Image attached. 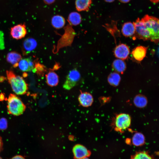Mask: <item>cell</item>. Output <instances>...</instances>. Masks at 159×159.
<instances>
[{
    "instance_id": "cell-2",
    "label": "cell",
    "mask_w": 159,
    "mask_h": 159,
    "mask_svg": "<svg viewBox=\"0 0 159 159\" xmlns=\"http://www.w3.org/2000/svg\"><path fill=\"white\" fill-rule=\"evenodd\" d=\"M6 74L8 82L16 94L22 95L26 92L28 85L22 77L16 74L11 70L7 71Z\"/></svg>"
},
{
    "instance_id": "cell-30",
    "label": "cell",
    "mask_w": 159,
    "mask_h": 159,
    "mask_svg": "<svg viewBox=\"0 0 159 159\" xmlns=\"http://www.w3.org/2000/svg\"><path fill=\"white\" fill-rule=\"evenodd\" d=\"M106 1L109 2H111L113 1L114 0H105Z\"/></svg>"
},
{
    "instance_id": "cell-27",
    "label": "cell",
    "mask_w": 159,
    "mask_h": 159,
    "mask_svg": "<svg viewBox=\"0 0 159 159\" xmlns=\"http://www.w3.org/2000/svg\"><path fill=\"white\" fill-rule=\"evenodd\" d=\"M2 139L1 137L0 136V151L1 150V149L2 148Z\"/></svg>"
},
{
    "instance_id": "cell-29",
    "label": "cell",
    "mask_w": 159,
    "mask_h": 159,
    "mask_svg": "<svg viewBox=\"0 0 159 159\" xmlns=\"http://www.w3.org/2000/svg\"><path fill=\"white\" fill-rule=\"evenodd\" d=\"M152 2L154 3H157L158 2L159 0H150Z\"/></svg>"
},
{
    "instance_id": "cell-13",
    "label": "cell",
    "mask_w": 159,
    "mask_h": 159,
    "mask_svg": "<svg viewBox=\"0 0 159 159\" xmlns=\"http://www.w3.org/2000/svg\"><path fill=\"white\" fill-rule=\"evenodd\" d=\"M21 55L15 52H11L9 53L7 55V61L13 65L14 67H18L19 61L21 59Z\"/></svg>"
},
{
    "instance_id": "cell-32",
    "label": "cell",
    "mask_w": 159,
    "mask_h": 159,
    "mask_svg": "<svg viewBox=\"0 0 159 159\" xmlns=\"http://www.w3.org/2000/svg\"><path fill=\"white\" fill-rule=\"evenodd\" d=\"M0 159H2L0 157Z\"/></svg>"
},
{
    "instance_id": "cell-15",
    "label": "cell",
    "mask_w": 159,
    "mask_h": 159,
    "mask_svg": "<svg viewBox=\"0 0 159 159\" xmlns=\"http://www.w3.org/2000/svg\"><path fill=\"white\" fill-rule=\"evenodd\" d=\"M133 102L136 107L141 108L146 106L148 103V100L147 97L144 95L138 94L134 97Z\"/></svg>"
},
{
    "instance_id": "cell-21",
    "label": "cell",
    "mask_w": 159,
    "mask_h": 159,
    "mask_svg": "<svg viewBox=\"0 0 159 159\" xmlns=\"http://www.w3.org/2000/svg\"><path fill=\"white\" fill-rule=\"evenodd\" d=\"M65 21L62 16L56 15L54 16L52 20V26L56 29H60L64 26L65 24Z\"/></svg>"
},
{
    "instance_id": "cell-20",
    "label": "cell",
    "mask_w": 159,
    "mask_h": 159,
    "mask_svg": "<svg viewBox=\"0 0 159 159\" xmlns=\"http://www.w3.org/2000/svg\"><path fill=\"white\" fill-rule=\"evenodd\" d=\"M120 80V75L116 72L110 73L107 78V81L109 84L114 87L117 86L119 85Z\"/></svg>"
},
{
    "instance_id": "cell-10",
    "label": "cell",
    "mask_w": 159,
    "mask_h": 159,
    "mask_svg": "<svg viewBox=\"0 0 159 159\" xmlns=\"http://www.w3.org/2000/svg\"><path fill=\"white\" fill-rule=\"evenodd\" d=\"M18 67L22 71L28 72L34 69V65L32 59L26 58L21 59L18 64Z\"/></svg>"
},
{
    "instance_id": "cell-18",
    "label": "cell",
    "mask_w": 159,
    "mask_h": 159,
    "mask_svg": "<svg viewBox=\"0 0 159 159\" xmlns=\"http://www.w3.org/2000/svg\"><path fill=\"white\" fill-rule=\"evenodd\" d=\"M92 0H76L75 6L77 9L80 11L89 9Z\"/></svg>"
},
{
    "instance_id": "cell-1",
    "label": "cell",
    "mask_w": 159,
    "mask_h": 159,
    "mask_svg": "<svg viewBox=\"0 0 159 159\" xmlns=\"http://www.w3.org/2000/svg\"><path fill=\"white\" fill-rule=\"evenodd\" d=\"M135 27V34L138 38L143 40H150L155 43L159 41V23L157 18L146 15L134 22Z\"/></svg>"
},
{
    "instance_id": "cell-9",
    "label": "cell",
    "mask_w": 159,
    "mask_h": 159,
    "mask_svg": "<svg viewBox=\"0 0 159 159\" xmlns=\"http://www.w3.org/2000/svg\"><path fill=\"white\" fill-rule=\"evenodd\" d=\"M147 48L141 46H137L134 49L132 52L133 58L138 61H141L145 57Z\"/></svg>"
},
{
    "instance_id": "cell-5",
    "label": "cell",
    "mask_w": 159,
    "mask_h": 159,
    "mask_svg": "<svg viewBox=\"0 0 159 159\" xmlns=\"http://www.w3.org/2000/svg\"><path fill=\"white\" fill-rule=\"evenodd\" d=\"M81 74L76 69L70 70L67 75L63 87L66 90H69L75 86L79 82Z\"/></svg>"
},
{
    "instance_id": "cell-25",
    "label": "cell",
    "mask_w": 159,
    "mask_h": 159,
    "mask_svg": "<svg viewBox=\"0 0 159 159\" xmlns=\"http://www.w3.org/2000/svg\"><path fill=\"white\" fill-rule=\"evenodd\" d=\"M11 159H25L21 155H16L13 157Z\"/></svg>"
},
{
    "instance_id": "cell-12",
    "label": "cell",
    "mask_w": 159,
    "mask_h": 159,
    "mask_svg": "<svg viewBox=\"0 0 159 159\" xmlns=\"http://www.w3.org/2000/svg\"><path fill=\"white\" fill-rule=\"evenodd\" d=\"M121 32L123 35L126 37H130L134 35L135 32L134 22H129L125 23L122 25Z\"/></svg>"
},
{
    "instance_id": "cell-4",
    "label": "cell",
    "mask_w": 159,
    "mask_h": 159,
    "mask_svg": "<svg viewBox=\"0 0 159 159\" xmlns=\"http://www.w3.org/2000/svg\"><path fill=\"white\" fill-rule=\"evenodd\" d=\"M131 122L130 115L127 113H121L116 115L112 125L115 131L122 133L130 127Z\"/></svg>"
},
{
    "instance_id": "cell-11",
    "label": "cell",
    "mask_w": 159,
    "mask_h": 159,
    "mask_svg": "<svg viewBox=\"0 0 159 159\" xmlns=\"http://www.w3.org/2000/svg\"><path fill=\"white\" fill-rule=\"evenodd\" d=\"M78 100L81 105L87 107L91 105L93 101V99L91 94L89 92H84L79 95Z\"/></svg>"
},
{
    "instance_id": "cell-7",
    "label": "cell",
    "mask_w": 159,
    "mask_h": 159,
    "mask_svg": "<svg viewBox=\"0 0 159 159\" xmlns=\"http://www.w3.org/2000/svg\"><path fill=\"white\" fill-rule=\"evenodd\" d=\"M128 47L124 44H121L117 46L115 48L114 54L117 58L122 60L127 59L130 54Z\"/></svg>"
},
{
    "instance_id": "cell-26",
    "label": "cell",
    "mask_w": 159,
    "mask_h": 159,
    "mask_svg": "<svg viewBox=\"0 0 159 159\" xmlns=\"http://www.w3.org/2000/svg\"><path fill=\"white\" fill-rule=\"evenodd\" d=\"M44 1L47 4H51L55 1V0H44Z\"/></svg>"
},
{
    "instance_id": "cell-22",
    "label": "cell",
    "mask_w": 159,
    "mask_h": 159,
    "mask_svg": "<svg viewBox=\"0 0 159 159\" xmlns=\"http://www.w3.org/2000/svg\"><path fill=\"white\" fill-rule=\"evenodd\" d=\"M68 20L70 24L76 26L80 23L81 21V17L78 13L75 12H72L69 15Z\"/></svg>"
},
{
    "instance_id": "cell-3",
    "label": "cell",
    "mask_w": 159,
    "mask_h": 159,
    "mask_svg": "<svg viewBox=\"0 0 159 159\" xmlns=\"http://www.w3.org/2000/svg\"><path fill=\"white\" fill-rule=\"evenodd\" d=\"M7 107L9 114L18 116L24 112L26 107L18 97L15 95L11 94L8 99Z\"/></svg>"
},
{
    "instance_id": "cell-31",
    "label": "cell",
    "mask_w": 159,
    "mask_h": 159,
    "mask_svg": "<svg viewBox=\"0 0 159 159\" xmlns=\"http://www.w3.org/2000/svg\"><path fill=\"white\" fill-rule=\"evenodd\" d=\"M79 159H89L88 158V157H86L82 158H80Z\"/></svg>"
},
{
    "instance_id": "cell-23",
    "label": "cell",
    "mask_w": 159,
    "mask_h": 159,
    "mask_svg": "<svg viewBox=\"0 0 159 159\" xmlns=\"http://www.w3.org/2000/svg\"><path fill=\"white\" fill-rule=\"evenodd\" d=\"M130 159H153L152 157L145 151L137 152L132 155Z\"/></svg>"
},
{
    "instance_id": "cell-28",
    "label": "cell",
    "mask_w": 159,
    "mask_h": 159,
    "mask_svg": "<svg viewBox=\"0 0 159 159\" xmlns=\"http://www.w3.org/2000/svg\"><path fill=\"white\" fill-rule=\"evenodd\" d=\"M120 2L123 3H127L130 0H119Z\"/></svg>"
},
{
    "instance_id": "cell-17",
    "label": "cell",
    "mask_w": 159,
    "mask_h": 159,
    "mask_svg": "<svg viewBox=\"0 0 159 159\" xmlns=\"http://www.w3.org/2000/svg\"><path fill=\"white\" fill-rule=\"evenodd\" d=\"M37 46V42L34 39L31 38L25 39L23 44L24 49L27 52H30L34 50Z\"/></svg>"
},
{
    "instance_id": "cell-6",
    "label": "cell",
    "mask_w": 159,
    "mask_h": 159,
    "mask_svg": "<svg viewBox=\"0 0 159 159\" xmlns=\"http://www.w3.org/2000/svg\"><path fill=\"white\" fill-rule=\"evenodd\" d=\"M27 30L24 24L16 25L11 28L10 34L13 38L16 39H21L25 37Z\"/></svg>"
},
{
    "instance_id": "cell-16",
    "label": "cell",
    "mask_w": 159,
    "mask_h": 159,
    "mask_svg": "<svg viewBox=\"0 0 159 159\" xmlns=\"http://www.w3.org/2000/svg\"><path fill=\"white\" fill-rule=\"evenodd\" d=\"M112 66L113 69L115 71L122 74L123 73L126 67L125 62L123 60L119 59L114 60Z\"/></svg>"
},
{
    "instance_id": "cell-19",
    "label": "cell",
    "mask_w": 159,
    "mask_h": 159,
    "mask_svg": "<svg viewBox=\"0 0 159 159\" xmlns=\"http://www.w3.org/2000/svg\"><path fill=\"white\" fill-rule=\"evenodd\" d=\"M132 141V144L135 146H142L145 143V137L142 133L136 132L133 135Z\"/></svg>"
},
{
    "instance_id": "cell-8",
    "label": "cell",
    "mask_w": 159,
    "mask_h": 159,
    "mask_svg": "<svg viewBox=\"0 0 159 159\" xmlns=\"http://www.w3.org/2000/svg\"><path fill=\"white\" fill-rule=\"evenodd\" d=\"M73 152L74 158L77 159L88 157L90 154L85 147L80 144L75 145L73 148Z\"/></svg>"
},
{
    "instance_id": "cell-24",
    "label": "cell",
    "mask_w": 159,
    "mask_h": 159,
    "mask_svg": "<svg viewBox=\"0 0 159 159\" xmlns=\"http://www.w3.org/2000/svg\"><path fill=\"white\" fill-rule=\"evenodd\" d=\"M7 126V122L4 119L0 120V129H4L6 128Z\"/></svg>"
},
{
    "instance_id": "cell-14",
    "label": "cell",
    "mask_w": 159,
    "mask_h": 159,
    "mask_svg": "<svg viewBox=\"0 0 159 159\" xmlns=\"http://www.w3.org/2000/svg\"><path fill=\"white\" fill-rule=\"evenodd\" d=\"M46 82L51 87L57 85L59 82V77L57 74L53 71L49 72L46 75Z\"/></svg>"
}]
</instances>
